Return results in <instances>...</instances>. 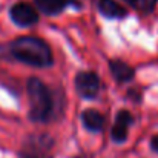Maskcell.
<instances>
[{
	"label": "cell",
	"mask_w": 158,
	"mask_h": 158,
	"mask_svg": "<svg viewBox=\"0 0 158 158\" xmlns=\"http://www.w3.org/2000/svg\"><path fill=\"white\" fill-rule=\"evenodd\" d=\"M9 54L15 60L34 68H49L54 63L49 45L45 40L32 35L19 37L14 40L9 45Z\"/></svg>",
	"instance_id": "obj_1"
},
{
	"label": "cell",
	"mask_w": 158,
	"mask_h": 158,
	"mask_svg": "<svg viewBox=\"0 0 158 158\" xmlns=\"http://www.w3.org/2000/svg\"><path fill=\"white\" fill-rule=\"evenodd\" d=\"M29 97V120L46 123L54 115V98L49 88L37 77H31L26 83Z\"/></svg>",
	"instance_id": "obj_2"
},
{
	"label": "cell",
	"mask_w": 158,
	"mask_h": 158,
	"mask_svg": "<svg viewBox=\"0 0 158 158\" xmlns=\"http://www.w3.org/2000/svg\"><path fill=\"white\" fill-rule=\"evenodd\" d=\"M74 86H75L77 94L81 98L94 100V98H97V95L100 92L102 81H100V77L94 71H83L75 75Z\"/></svg>",
	"instance_id": "obj_3"
},
{
	"label": "cell",
	"mask_w": 158,
	"mask_h": 158,
	"mask_svg": "<svg viewBox=\"0 0 158 158\" xmlns=\"http://www.w3.org/2000/svg\"><path fill=\"white\" fill-rule=\"evenodd\" d=\"M9 17L17 26H22V28L32 26L39 22V12L35 11V8L25 2H19L12 5L9 9Z\"/></svg>",
	"instance_id": "obj_4"
},
{
	"label": "cell",
	"mask_w": 158,
	"mask_h": 158,
	"mask_svg": "<svg viewBox=\"0 0 158 158\" xmlns=\"http://www.w3.org/2000/svg\"><path fill=\"white\" fill-rule=\"evenodd\" d=\"M132 123H134V117L129 110H126V109L118 110L115 115V120H114V126L110 129V140L117 144L124 143L127 140V134H129Z\"/></svg>",
	"instance_id": "obj_5"
},
{
	"label": "cell",
	"mask_w": 158,
	"mask_h": 158,
	"mask_svg": "<svg viewBox=\"0 0 158 158\" xmlns=\"http://www.w3.org/2000/svg\"><path fill=\"white\" fill-rule=\"evenodd\" d=\"M34 3L39 8V11H42L46 15H58L68 6L81 8L78 0H34Z\"/></svg>",
	"instance_id": "obj_6"
},
{
	"label": "cell",
	"mask_w": 158,
	"mask_h": 158,
	"mask_svg": "<svg viewBox=\"0 0 158 158\" xmlns=\"http://www.w3.org/2000/svg\"><path fill=\"white\" fill-rule=\"evenodd\" d=\"M81 123L86 131H89L92 134H98L105 129L106 117L97 109H86L81 112Z\"/></svg>",
	"instance_id": "obj_7"
},
{
	"label": "cell",
	"mask_w": 158,
	"mask_h": 158,
	"mask_svg": "<svg viewBox=\"0 0 158 158\" xmlns=\"http://www.w3.org/2000/svg\"><path fill=\"white\" fill-rule=\"evenodd\" d=\"M109 71L112 74V77L118 81V83H126V81H131L135 75V71L124 61L121 60H110L109 61Z\"/></svg>",
	"instance_id": "obj_8"
},
{
	"label": "cell",
	"mask_w": 158,
	"mask_h": 158,
	"mask_svg": "<svg viewBox=\"0 0 158 158\" xmlns=\"http://www.w3.org/2000/svg\"><path fill=\"white\" fill-rule=\"evenodd\" d=\"M97 8L106 19H124L127 15L126 8L117 3L115 0H98Z\"/></svg>",
	"instance_id": "obj_9"
},
{
	"label": "cell",
	"mask_w": 158,
	"mask_h": 158,
	"mask_svg": "<svg viewBox=\"0 0 158 158\" xmlns=\"http://www.w3.org/2000/svg\"><path fill=\"white\" fill-rule=\"evenodd\" d=\"M124 2H127L132 8H135L141 12H146V14L154 11V8L157 5V0H124Z\"/></svg>",
	"instance_id": "obj_10"
},
{
	"label": "cell",
	"mask_w": 158,
	"mask_h": 158,
	"mask_svg": "<svg viewBox=\"0 0 158 158\" xmlns=\"http://www.w3.org/2000/svg\"><path fill=\"white\" fill-rule=\"evenodd\" d=\"M151 149L158 154V135H154V137H152V140H151Z\"/></svg>",
	"instance_id": "obj_11"
},
{
	"label": "cell",
	"mask_w": 158,
	"mask_h": 158,
	"mask_svg": "<svg viewBox=\"0 0 158 158\" xmlns=\"http://www.w3.org/2000/svg\"><path fill=\"white\" fill-rule=\"evenodd\" d=\"M75 158H81V157H75Z\"/></svg>",
	"instance_id": "obj_12"
},
{
	"label": "cell",
	"mask_w": 158,
	"mask_h": 158,
	"mask_svg": "<svg viewBox=\"0 0 158 158\" xmlns=\"http://www.w3.org/2000/svg\"><path fill=\"white\" fill-rule=\"evenodd\" d=\"M28 158H31V157H28Z\"/></svg>",
	"instance_id": "obj_13"
}]
</instances>
